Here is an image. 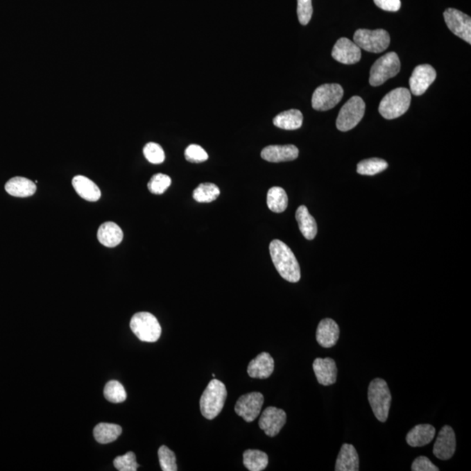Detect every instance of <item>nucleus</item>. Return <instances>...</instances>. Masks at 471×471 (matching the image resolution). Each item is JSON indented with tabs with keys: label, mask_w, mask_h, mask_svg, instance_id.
Returning a JSON list of instances; mask_svg holds the SVG:
<instances>
[{
	"label": "nucleus",
	"mask_w": 471,
	"mask_h": 471,
	"mask_svg": "<svg viewBox=\"0 0 471 471\" xmlns=\"http://www.w3.org/2000/svg\"><path fill=\"white\" fill-rule=\"evenodd\" d=\"M270 254L274 266L284 280L291 283L299 282L301 277L300 264L289 246L280 240H273L270 243Z\"/></svg>",
	"instance_id": "1"
},
{
	"label": "nucleus",
	"mask_w": 471,
	"mask_h": 471,
	"mask_svg": "<svg viewBox=\"0 0 471 471\" xmlns=\"http://www.w3.org/2000/svg\"><path fill=\"white\" fill-rule=\"evenodd\" d=\"M226 398L225 385L219 379H213L200 398V410L203 418L208 420L215 419L222 411Z\"/></svg>",
	"instance_id": "2"
},
{
	"label": "nucleus",
	"mask_w": 471,
	"mask_h": 471,
	"mask_svg": "<svg viewBox=\"0 0 471 471\" xmlns=\"http://www.w3.org/2000/svg\"><path fill=\"white\" fill-rule=\"evenodd\" d=\"M368 396L375 418L382 422L387 421L392 402L387 382L381 378L372 379L369 384Z\"/></svg>",
	"instance_id": "3"
},
{
	"label": "nucleus",
	"mask_w": 471,
	"mask_h": 471,
	"mask_svg": "<svg viewBox=\"0 0 471 471\" xmlns=\"http://www.w3.org/2000/svg\"><path fill=\"white\" fill-rule=\"evenodd\" d=\"M410 103H411L410 90L405 87L395 88L386 94L382 100L379 106V112L385 119H395L409 110Z\"/></svg>",
	"instance_id": "4"
},
{
	"label": "nucleus",
	"mask_w": 471,
	"mask_h": 471,
	"mask_svg": "<svg viewBox=\"0 0 471 471\" xmlns=\"http://www.w3.org/2000/svg\"><path fill=\"white\" fill-rule=\"evenodd\" d=\"M130 328L135 336L144 342H155L162 334V327L157 318L147 311H141L132 317Z\"/></svg>",
	"instance_id": "5"
},
{
	"label": "nucleus",
	"mask_w": 471,
	"mask_h": 471,
	"mask_svg": "<svg viewBox=\"0 0 471 471\" xmlns=\"http://www.w3.org/2000/svg\"><path fill=\"white\" fill-rule=\"evenodd\" d=\"M401 70V62L395 52L386 53L379 58L372 66L369 83L372 87H379L388 79L397 76Z\"/></svg>",
	"instance_id": "6"
},
{
	"label": "nucleus",
	"mask_w": 471,
	"mask_h": 471,
	"mask_svg": "<svg viewBox=\"0 0 471 471\" xmlns=\"http://www.w3.org/2000/svg\"><path fill=\"white\" fill-rule=\"evenodd\" d=\"M354 42L367 52L379 53L388 49L391 36L384 29H359L354 33Z\"/></svg>",
	"instance_id": "7"
},
{
	"label": "nucleus",
	"mask_w": 471,
	"mask_h": 471,
	"mask_svg": "<svg viewBox=\"0 0 471 471\" xmlns=\"http://www.w3.org/2000/svg\"><path fill=\"white\" fill-rule=\"evenodd\" d=\"M365 108V103L360 96H352L339 113L336 121L338 130L347 132L357 127L364 117Z\"/></svg>",
	"instance_id": "8"
},
{
	"label": "nucleus",
	"mask_w": 471,
	"mask_h": 471,
	"mask_svg": "<svg viewBox=\"0 0 471 471\" xmlns=\"http://www.w3.org/2000/svg\"><path fill=\"white\" fill-rule=\"evenodd\" d=\"M343 88L339 84H324L316 88L311 98V106L317 111L334 108L343 97Z\"/></svg>",
	"instance_id": "9"
},
{
	"label": "nucleus",
	"mask_w": 471,
	"mask_h": 471,
	"mask_svg": "<svg viewBox=\"0 0 471 471\" xmlns=\"http://www.w3.org/2000/svg\"><path fill=\"white\" fill-rule=\"evenodd\" d=\"M264 395L259 392H252L240 396L236 402V414L247 422H252L259 416L264 405Z\"/></svg>",
	"instance_id": "10"
},
{
	"label": "nucleus",
	"mask_w": 471,
	"mask_h": 471,
	"mask_svg": "<svg viewBox=\"0 0 471 471\" xmlns=\"http://www.w3.org/2000/svg\"><path fill=\"white\" fill-rule=\"evenodd\" d=\"M447 26L454 35L471 44V19L459 10L447 9L443 13Z\"/></svg>",
	"instance_id": "11"
},
{
	"label": "nucleus",
	"mask_w": 471,
	"mask_h": 471,
	"mask_svg": "<svg viewBox=\"0 0 471 471\" xmlns=\"http://www.w3.org/2000/svg\"><path fill=\"white\" fill-rule=\"evenodd\" d=\"M436 78V72L433 67L428 64L416 67L409 79L410 93L416 96H422Z\"/></svg>",
	"instance_id": "12"
},
{
	"label": "nucleus",
	"mask_w": 471,
	"mask_h": 471,
	"mask_svg": "<svg viewBox=\"0 0 471 471\" xmlns=\"http://www.w3.org/2000/svg\"><path fill=\"white\" fill-rule=\"evenodd\" d=\"M286 422V413L276 406H268L264 410L259 419V428L270 437L280 432Z\"/></svg>",
	"instance_id": "13"
},
{
	"label": "nucleus",
	"mask_w": 471,
	"mask_h": 471,
	"mask_svg": "<svg viewBox=\"0 0 471 471\" xmlns=\"http://www.w3.org/2000/svg\"><path fill=\"white\" fill-rule=\"evenodd\" d=\"M456 440L452 427L446 425L440 430L434 445L433 453L440 460H449L456 452Z\"/></svg>",
	"instance_id": "14"
},
{
	"label": "nucleus",
	"mask_w": 471,
	"mask_h": 471,
	"mask_svg": "<svg viewBox=\"0 0 471 471\" xmlns=\"http://www.w3.org/2000/svg\"><path fill=\"white\" fill-rule=\"evenodd\" d=\"M332 56L335 60L345 65H352L361 60V50L357 44L347 38H341L335 43Z\"/></svg>",
	"instance_id": "15"
},
{
	"label": "nucleus",
	"mask_w": 471,
	"mask_h": 471,
	"mask_svg": "<svg viewBox=\"0 0 471 471\" xmlns=\"http://www.w3.org/2000/svg\"><path fill=\"white\" fill-rule=\"evenodd\" d=\"M299 157V150L294 145H270L261 152V157L270 162H282L296 160Z\"/></svg>",
	"instance_id": "16"
},
{
	"label": "nucleus",
	"mask_w": 471,
	"mask_h": 471,
	"mask_svg": "<svg viewBox=\"0 0 471 471\" xmlns=\"http://www.w3.org/2000/svg\"><path fill=\"white\" fill-rule=\"evenodd\" d=\"M313 368L318 384L323 386H330L336 382L337 367L333 359H315Z\"/></svg>",
	"instance_id": "17"
},
{
	"label": "nucleus",
	"mask_w": 471,
	"mask_h": 471,
	"mask_svg": "<svg viewBox=\"0 0 471 471\" xmlns=\"http://www.w3.org/2000/svg\"><path fill=\"white\" fill-rule=\"evenodd\" d=\"M340 338V327L332 318H324L318 324L316 339L318 343L324 348H331L336 345Z\"/></svg>",
	"instance_id": "18"
},
{
	"label": "nucleus",
	"mask_w": 471,
	"mask_h": 471,
	"mask_svg": "<svg viewBox=\"0 0 471 471\" xmlns=\"http://www.w3.org/2000/svg\"><path fill=\"white\" fill-rule=\"evenodd\" d=\"M274 371V360L268 352H261L252 361H250L247 372L250 377L267 379Z\"/></svg>",
	"instance_id": "19"
},
{
	"label": "nucleus",
	"mask_w": 471,
	"mask_h": 471,
	"mask_svg": "<svg viewBox=\"0 0 471 471\" xmlns=\"http://www.w3.org/2000/svg\"><path fill=\"white\" fill-rule=\"evenodd\" d=\"M97 238L101 245L110 248L119 246L123 239V232L120 226L114 222L103 223L98 230Z\"/></svg>",
	"instance_id": "20"
},
{
	"label": "nucleus",
	"mask_w": 471,
	"mask_h": 471,
	"mask_svg": "<svg viewBox=\"0 0 471 471\" xmlns=\"http://www.w3.org/2000/svg\"><path fill=\"white\" fill-rule=\"evenodd\" d=\"M360 467L358 453L354 447L348 443L341 446L340 453L337 457L335 470L336 471H358Z\"/></svg>",
	"instance_id": "21"
},
{
	"label": "nucleus",
	"mask_w": 471,
	"mask_h": 471,
	"mask_svg": "<svg viewBox=\"0 0 471 471\" xmlns=\"http://www.w3.org/2000/svg\"><path fill=\"white\" fill-rule=\"evenodd\" d=\"M74 189L77 194L87 201L96 202L100 199L101 193L98 186L84 175L74 176L72 181Z\"/></svg>",
	"instance_id": "22"
},
{
	"label": "nucleus",
	"mask_w": 471,
	"mask_h": 471,
	"mask_svg": "<svg viewBox=\"0 0 471 471\" xmlns=\"http://www.w3.org/2000/svg\"><path fill=\"white\" fill-rule=\"evenodd\" d=\"M436 436V429L430 425H419L406 435V443L411 447H422L431 443Z\"/></svg>",
	"instance_id": "23"
},
{
	"label": "nucleus",
	"mask_w": 471,
	"mask_h": 471,
	"mask_svg": "<svg viewBox=\"0 0 471 471\" xmlns=\"http://www.w3.org/2000/svg\"><path fill=\"white\" fill-rule=\"evenodd\" d=\"M36 185L29 179L16 176L6 182V191L16 198H28L35 194Z\"/></svg>",
	"instance_id": "24"
},
{
	"label": "nucleus",
	"mask_w": 471,
	"mask_h": 471,
	"mask_svg": "<svg viewBox=\"0 0 471 471\" xmlns=\"http://www.w3.org/2000/svg\"><path fill=\"white\" fill-rule=\"evenodd\" d=\"M273 124L281 130H299L303 124V114L298 110L284 111L274 118Z\"/></svg>",
	"instance_id": "25"
},
{
	"label": "nucleus",
	"mask_w": 471,
	"mask_h": 471,
	"mask_svg": "<svg viewBox=\"0 0 471 471\" xmlns=\"http://www.w3.org/2000/svg\"><path fill=\"white\" fill-rule=\"evenodd\" d=\"M296 220L299 223L301 233L308 240H313L317 235L318 227L313 216L305 205L300 206L296 212Z\"/></svg>",
	"instance_id": "26"
},
{
	"label": "nucleus",
	"mask_w": 471,
	"mask_h": 471,
	"mask_svg": "<svg viewBox=\"0 0 471 471\" xmlns=\"http://www.w3.org/2000/svg\"><path fill=\"white\" fill-rule=\"evenodd\" d=\"M121 433H123L121 427L113 423L101 422L94 429V438L101 445L114 442Z\"/></svg>",
	"instance_id": "27"
},
{
	"label": "nucleus",
	"mask_w": 471,
	"mask_h": 471,
	"mask_svg": "<svg viewBox=\"0 0 471 471\" xmlns=\"http://www.w3.org/2000/svg\"><path fill=\"white\" fill-rule=\"evenodd\" d=\"M243 465L250 471H261L268 465V456L259 449H247L243 452Z\"/></svg>",
	"instance_id": "28"
},
{
	"label": "nucleus",
	"mask_w": 471,
	"mask_h": 471,
	"mask_svg": "<svg viewBox=\"0 0 471 471\" xmlns=\"http://www.w3.org/2000/svg\"><path fill=\"white\" fill-rule=\"evenodd\" d=\"M267 206L273 212L282 213L288 206V196L280 187L271 188L267 193Z\"/></svg>",
	"instance_id": "29"
},
{
	"label": "nucleus",
	"mask_w": 471,
	"mask_h": 471,
	"mask_svg": "<svg viewBox=\"0 0 471 471\" xmlns=\"http://www.w3.org/2000/svg\"><path fill=\"white\" fill-rule=\"evenodd\" d=\"M388 167V162L384 159L370 158L359 162L357 172L360 175H375L384 171Z\"/></svg>",
	"instance_id": "30"
},
{
	"label": "nucleus",
	"mask_w": 471,
	"mask_h": 471,
	"mask_svg": "<svg viewBox=\"0 0 471 471\" xmlns=\"http://www.w3.org/2000/svg\"><path fill=\"white\" fill-rule=\"evenodd\" d=\"M220 195V189L214 184L205 182L198 185L193 192V198L198 203H212L215 201Z\"/></svg>",
	"instance_id": "31"
},
{
	"label": "nucleus",
	"mask_w": 471,
	"mask_h": 471,
	"mask_svg": "<svg viewBox=\"0 0 471 471\" xmlns=\"http://www.w3.org/2000/svg\"><path fill=\"white\" fill-rule=\"evenodd\" d=\"M104 396L108 402L121 403L126 401L127 393L119 382L110 381L105 386Z\"/></svg>",
	"instance_id": "32"
},
{
	"label": "nucleus",
	"mask_w": 471,
	"mask_h": 471,
	"mask_svg": "<svg viewBox=\"0 0 471 471\" xmlns=\"http://www.w3.org/2000/svg\"><path fill=\"white\" fill-rule=\"evenodd\" d=\"M171 185V178L169 175L158 173L152 176L148 184V189L155 195H161L167 191Z\"/></svg>",
	"instance_id": "33"
},
{
	"label": "nucleus",
	"mask_w": 471,
	"mask_h": 471,
	"mask_svg": "<svg viewBox=\"0 0 471 471\" xmlns=\"http://www.w3.org/2000/svg\"><path fill=\"white\" fill-rule=\"evenodd\" d=\"M159 463L164 471H176V457L175 453L169 449L167 446H161L158 449Z\"/></svg>",
	"instance_id": "34"
},
{
	"label": "nucleus",
	"mask_w": 471,
	"mask_h": 471,
	"mask_svg": "<svg viewBox=\"0 0 471 471\" xmlns=\"http://www.w3.org/2000/svg\"><path fill=\"white\" fill-rule=\"evenodd\" d=\"M144 157L153 164H160L165 160L164 148L155 142H148L144 148Z\"/></svg>",
	"instance_id": "35"
},
{
	"label": "nucleus",
	"mask_w": 471,
	"mask_h": 471,
	"mask_svg": "<svg viewBox=\"0 0 471 471\" xmlns=\"http://www.w3.org/2000/svg\"><path fill=\"white\" fill-rule=\"evenodd\" d=\"M114 465L119 471H137L139 464L134 452H128L124 456L115 457Z\"/></svg>",
	"instance_id": "36"
},
{
	"label": "nucleus",
	"mask_w": 471,
	"mask_h": 471,
	"mask_svg": "<svg viewBox=\"0 0 471 471\" xmlns=\"http://www.w3.org/2000/svg\"><path fill=\"white\" fill-rule=\"evenodd\" d=\"M185 155L186 160L192 164H200V162L207 161L209 158L207 152L203 150L201 146L196 144L189 145L186 148Z\"/></svg>",
	"instance_id": "37"
},
{
	"label": "nucleus",
	"mask_w": 471,
	"mask_h": 471,
	"mask_svg": "<svg viewBox=\"0 0 471 471\" xmlns=\"http://www.w3.org/2000/svg\"><path fill=\"white\" fill-rule=\"evenodd\" d=\"M311 0H298L297 13L301 25L307 26L313 16Z\"/></svg>",
	"instance_id": "38"
},
{
	"label": "nucleus",
	"mask_w": 471,
	"mask_h": 471,
	"mask_svg": "<svg viewBox=\"0 0 471 471\" xmlns=\"http://www.w3.org/2000/svg\"><path fill=\"white\" fill-rule=\"evenodd\" d=\"M411 470L413 471H439V468L432 463L428 457L419 456L412 463Z\"/></svg>",
	"instance_id": "39"
},
{
	"label": "nucleus",
	"mask_w": 471,
	"mask_h": 471,
	"mask_svg": "<svg viewBox=\"0 0 471 471\" xmlns=\"http://www.w3.org/2000/svg\"><path fill=\"white\" fill-rule=\"evenodd\" d=\"M379 8L387 12H397L401 8V0H374Z\"/></svg>",
	"instance_id": "40"
}]
</instances>
